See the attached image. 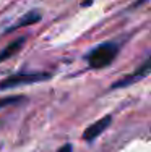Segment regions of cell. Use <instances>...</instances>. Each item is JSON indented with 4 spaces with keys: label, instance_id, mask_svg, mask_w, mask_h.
Wrapping results in <instances>:
<instances>
[{
    "label": "cell",
    "instance_id": "8992f818",
    "mask_svg": "<svg viewBox=\"0 0 151 152\" xmlns=\"http://www.w3.org/2000/svg\"><path fill=\"white\" fill-rule=\"evenodd\" d=\"M39 20H41V15H39V12H36V10H33V12L26 13V15H24L23 18H21V20H18L15 26L8 28V32L15 31V29H18V28H24V26H29V24H34V23H38Z\"/></svg>",
    "mask_w": 151,
    "mask_h": 152
},
{
    "label": "cell",
    "instance_id": "52a82bcc",
    "mask_svg": "<svg viewBox=\"0 0 151 152\" xmlns=\"http://www.w3.org/2000/svg\"><path fill=\"white\" fill-rule=\"evenodd\" d=\"M24 97L23 96H8V97H3L0 99V110L5 107H10V105H16V104L23 102Z\"/></svg>",
    "mask_w": 151,
    "mask_h": 152
},
{
    "label": "cell",
    "instance_id": "ba28073f",
    "mask_svg": "<svg viewBox=\"0 0 151 152\" xmlns=\"http://www.w3.org/2000/svg\"><path fill=\"white\" fill-rule=\"evenodd\" d=\"M57 152H73V151H71V146H70V144H65V146H62Z\"/></svg>",
    "mask_w": 151,
    "mask_h": 152
},
{
    "label": "cell",
    "instance_id": "6da1fadb",
    "mask_svg": "<svg viewBox=\"0 0 151 152\" xmlns=\"http://www.w3.org/2000/svg\"><path fill=\"white\" fill-rule=\"evenodd\" d=\"M117 45L112 42H104L91 50L88 55V63L91 68H106L112 63V60L117 57Z\"/></svg>",
    "mask_w": 151,
    "mask_h": 152
},
{
    "label": "cell",
    "instance_id": "277c9868",
    "mask_svg": "<svg viewBox=\"0 0 151 152\" xmlns=\"http://www.w3.org/2000/svg\"><path fill=\"white\" fill-rule=\"evenodd\" d=\"M110 121H112V117L110 115H106V117H102V118H99L98 121H94L93 125H89L88 128H86V131L83 133V139L85 141H94L96 137H98L101 133H104L106 131V128L110 125Z\"/></svg>",
    "mask_w": 151,
    "mask_h": 152
},
{
    "label": "cell",
    "instance_id": "7a4b0ae2",
    "mask_svg": "<svg viewBox=\"0 0 151 152\" xmlns=\"http://www.w3.org/2000/svg\"><path fill=\"white\" fill-rule=\"evenodd\" d=\"M50 75L49 73H18L13 76L2 79L0 81V91L5 89H12L16 86H24V84H33V83H39V81H46L49 79Z\"/></svg>",
    "mask_w": 151,
    "mask_h": 152
},
{
    "label": "cell",
    "instance_id": "5b68a950",
    "mask_svg": "<svg viewBox=\"0 0 151 152\" xmlns=\"http://www.w3.org/2000/svg\"><path fill=\"white\" fill-rule=\"evenodd\" d=\"M24 42H26V37H20V39H16V41L10 42V44L0 52V61L7 60L8 57H13L18 50H21V47L24 45Z\"/></svg>",
    "mask_w": 151,
    "mask_h": 152
},
{
    "label": "cell",
    "instance_id": "3957f363",
    "mask_svg": "<svg viewBox=\"0 0 151 152\" xmlns=\"http://www.w3.org/2000/svg\"><path fill=\"white\" fill-rule=\"evenodd\" d=\"M150 68H151V60L150 58H146L145 61H143L141 65H140L138 68L133 71V73H130V75H127V76H124L122 79H119L117 83H114L112 86H110V89H119V88H125V86H130V84H133V83L136 81H140V79H143L145 76H148L150 73Z\"/></svg>",
    "mask_w": 151,
    "mask_h": 152
}]
</instances>
